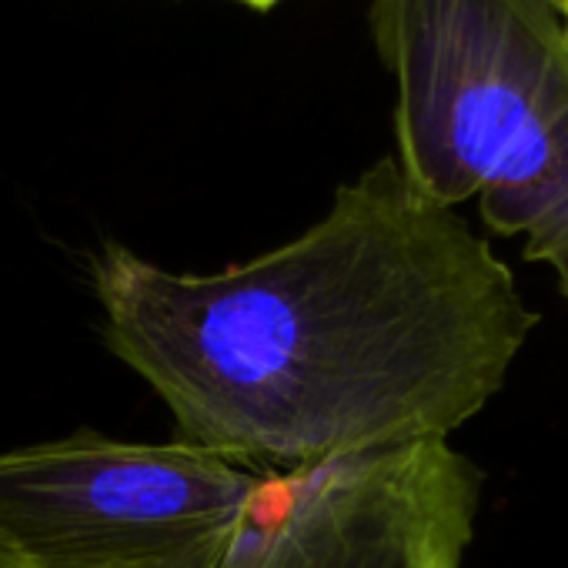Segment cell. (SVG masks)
I'll use <instances>...</instances> for the list:
<instances>
[{"label": "cell", "mask_w": 568, "mask_h": 568, "mask_svg": "<svg viewBox=\"0 0 568 568\" xmlns=\"http://www.w3.org/2000/svg\"><path fill=\"white\" fill-rule=\"evenodd\" d=\"M114 355L181 442L292 475L448 442L505 388L538 315L455 207L382 158L298 237L194 274L94 264Z\"/></svg>", "instance_id": "obj_1"}, {"label": "cell", "mask_w": 568, "mask_h": 568, "mask_svg": "<svg viewBox=\"0 0 568 568\" xmlns=\"http://www.w3.org/2000/svg\"><path fill=\"white\" fill-rule=\"evenodd\" d=\"M395 81L398 164L438 204L475 201L568 302V28L555 0H372Z\"/></svg>", "instance_id": "obj_2"}, {"label": "cell", "mask_w": 568, "mask_h": 568, "mask_svg": "<svg viewBox=\"0 0 568 568\" xmlns=\"http://www.w3.org/2000/svg\"><path fill=\"white\" fill-rule=\"evenodd\" d=\"M274 481L187 442L74 435L0 455L18 568H224Z\"/></svg>", "instance_id": "obj_3"}, {"label": "cell", "mask_w": 568, "mask_h": 568, "mask_svg": "<svg viewBox=\"0 0 568 568\" xmlns=\"http://www.w3.org/2000/svg\"><path fill=\"white\" fill-rule=\"evenodd\" d=\"M267 498L227 568H462L481 471L435 442L298 471Z\"/></svg>", "instance_id": "obj_4"}, {"label": "cell", "mask_w": 568, "mask_h": 568, "mask_svg": "<svg viewBox=\"0 0 568 568\" xmlns=\"http://www.w3.org/2000/svg\"><path fill=\"white\" fill-rule=\"evenodd\" d=\"M234 4H244V8H251V11H271V8L281 4V0H234Z\"/></svg>", "instance_id": "obj_5"}, {"label": "cell", "mask_w": 568, "mask_h": 568, "mask_svg": "<svg viewBox=\"0 0 568 568\" xmlns=\"http://www.w3.org/2000/svg\"><path fill=\"white\" fill-rule=\"evenodd\" d=\"M0 568H18V565H11L8 558H0Z\"/></svg>", "instance_id": "obj_6"}, {"label": "cell", "mask_w": 568, "mask_h": 568, "mask_svg": "<svg viewBox=\"0 0 568 568\" xmlns=\"http://www.w3.org/2000/svg\"><path fill=\"white\" fill-rule=\"evenodd\" d=\"M561 14H565V28H568V4L561 8Z\"/></svg>", "instance_id": "obj_7"}, {"label": "cell", "mask_w": 568, "mask_h": 568, "mask_svg": "<svg viewBox=\"0 0 568 568\" xmlns=\"http://www.w3.org/2000/svg\"><path fill=\"white\" fill-rule=\"evenodd\" d=\"M555 4H558V8H565V4H568V0H555Z\"/></svg>", "instance_id": "obj_8"}, {"label": "cell", "mask_w": 568, "mask_h": 568, "mask_svg": "<svg viewBox=\"0 0 568 568\" xmlns=\"http://www.w3.org/2000/svg\"><path fill=\"white\" fill-rule=\"evenodd\" d=\"M227 561H231V558H227ZM224 568H227V565H224Z\"/></svg>", "instance_id": "obj_9"}]
</instances>
